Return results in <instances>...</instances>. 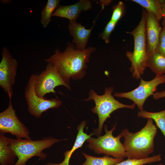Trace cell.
Returning a JSON list of instances; mask_svg holds the SVG:
<instances>
[{
  "label": "cell",
  "instance_id": "1",
  "mask_svg": "<svg viewBox=\"0 0 165 165\" xmlns=\"http://www.w3.org/2000/svg\"><path fill=\"white\" fill-rule=\"evenodd\" d=\"M63 52L58 48L54 54L45 61L51 64L61 77L70 85L71 79L75 80L82 79L86 73V64L90 61V54L96 51L95 47L90 46L82 51L76 49L75 45L69 42Z\"/></svg>",
  "mask_w": 165,
  "mask_h": 165
},
{
  "label": "cell",
  "instance_id": "2",
  "mask_svg": "<svg viewBox=\"0 0 165 165\" xmlns=\"http://www.w3.org/2000/svg\"><path fill=\"white\" fill-rule=\"evenodd\" d=\"M147 119L145 125L139 131L131 133L126 128L121 133L124 139L123 145L128 159H146L154 152L157 128L152 119Z\"/></svg>",
  "mask_w": 165,
  "mask_h": 165
},
{
  "label": "cell",
  "instance_id": "3",
  "mask_svg": "<svg viewBox=\"0 0 165 165\" xmlns=\"http://www.w3.org/2000/svg\"><path fill=\"white\" fill-rule=\"evenodd\" d=\"M146 11L143 9L141 20L138 26L131 32H127L132 35L134 41L133 52L127 51L126 55L131 62L130 71L132 77L139 79L146 67L148 56L147 53L145 35V18Z\"/></svg>",
  "mask_w": 165,
  "mask_h": 165
},
{
  "label": "cell",
  "instance_id": "4",
  "mask_svg": "<svg viewBox=\"0 0 165 165\" xmlns=\"http://www.w3.org/2000/svg\"><path fill=\"white\" fill-rule=\"evenodd\" d=\"M9 147L15 152L18 160L13 165H26L31 158L37 156L45 160L47 155L43 152L55 143L65 140L56 139L51 137H45L39 140L19 138L13 139L7 138Z\"/></svg>",
  "mask_w": 165,
  "mask_h": 165
},
{
  "label": "cell",
  "instance_id": "5",
  "mask_svg": "<svg viewBox=\"0 0 165 165\" xmlns=\"http://www.w3.org/2000/svg\"><path fill=\"white\" fill-rule=\"evenodd\" d=\"M114 91L113 87H106L104 94L99 95L93 89H91L89 93V97L84 101H88L93 100L95 103V106L91 111L97 115L99 119V125L97 128L94 130V134L98 137L100 136L104 124L106 119L111 116V114L117 109L123 108L132 109L134 108L136 105L133 103L130 105L124 104L116 100L112 95Z\"/></svg>",
  "mask_w": 165,
  "mask_h": 165
},
{
  "label": "cell",
  "instance_id": "6",
  "mask_svg": "<svg viewBox=\"0 0 165 165\" xmlns=\"http://www.w3.org/2000/svg\"><path fill=\"white\" fill-rule=\"evenodd\" d=\"M116 123L110 130H108L106 124L104 126L105 132L103 136L97 138L90 137L86 140L88 143L86 147L93 150L98 154H104L107 156H111L116 158L123 159L127 157L123 144L120 139L123 137L121 134L117 137L113 135V131L115 130Z\"/></svg>",
  "mask_w": 165,
  "mask_h": 165
},
{
  "label": "cell",
  "instance_id": "7",
  "mask_svg": "<svg viewBox=\"0 0 165 165\" xmlns=\"http://www.w3.org/2000/svg\"><path fill=\"white\" fill-rule=\"evenodd\" d=\"M37 74L31 75L25 90V97L28 110L35 117H41L43 113L50 109H56L61 105V101L53 98L47 99L39 97L36 94L35 84Z\"/></svg>",
  "mask_w": 165,
  "mask_h": 165
},
{
  "label": "cell",
  "instance_id": "8",
  "mask_svg": "<svg viewBox=\"0 0 165 165\" xmlns=\"http://www.w3.org/2000/svg\"><path fill=\"white\" fill-rule=\"evenodd\" d=\"M139 86L129 92L115 93L113 97L128 99L137 105L140 110H143V106L147 98L153 95L158 86L165 82V74L156 75L152 80L146 81L141 78Z\"/></svg>",
  "mask_w": 165,
  "mask_h": 165
},
{
  "label": "cell",
  "instance_id": "9",
  "mask_svg": "<svg viewBox=\"0 0 165 165\" xmlns=\"http://www.w3.org/2000/svg\"><path fill=\"white\" fill-rule=\"evenodd\" d=\"M59 86H63L71 90L68 84L61 77L55 68L51 64L47 63L45 70L37 74L35 90L39 97L44 98L47 94L55 93L54 88Z\"/></svg>",
  "mask_w": 165,
  "mask_h": 165
},
{
  "label": "cell",
  "instance_id": "10",
  "mask_svg": "<svg viewBox=\"0 0 165 165\" xmlns=\"http://www.w3.org/2000/svg\"><path fill=\"white\" fill-rule=\"evenodd\" d=\"M11 99L7 108L0 113V133H9L17 139H31L28 128L18 118L13 109Z\"/></svg>",
  "mask_w": 165,
  "mask_h": 165
},
{
  "label": "cell",
  "instance_id": "11",
  "mask_svg": "<svg viewBox=\"0 0 165 165\" xmlns=\"http://www.w3.org/2000/svg\"><path fill=\"white\" fill-rule=\"evenodd\" d=\"M0 63V86L12 99L13 94V86L16 81L18 63L7 48L4 47Z\"/></svg>",
  "mask_w": 165,
  "mask_h": 165
},
{
  "label": "cell",
  "instance_id": "12",
  "mask_svg": "<svg viewBox=\"0 0 165 165\" xmlns=\"http://www.w3.org/2000/svg\"><path fill=\"white\" fill-rule=\"evenodd\" d=\"M162 29L159 21L156 16L152 13L146 11L145 35L147 53L148 57L156 50Z\"/></svg>",
  "mask_w": 165,
  "mask_h": 165
},
{
  "label": "cell",
  "instance_id": "13",
  "mask_svg": "<svg viewBox=\"0 0 165 165\" xmlns=\"http://www.w3.org/2000/svg\"><path fill=\"white\" fill-rule=\"evenodd\" d=\"M96 19L94 21L92 27L89 29L86 28L81 23L77 22L76 20L69 21L68 25L69 33L73 37L72 43L75 44L76 50L82 51L86 49V46Z\"/></svg>",
  "mask_w": 165,
  "mask_h": 165
},
{
  "label": "cell",
  "instance_id": "14",
  "mask_svg": "<svg viewBox=\"0 0 165 165\" xmlns=\"http://www.w3.org/2000/svg\"><path fill=\"white\" fill-rule=\"evenodd\" d=\"M92 8V3L89 0H80L78 2L68 6L59 5L53 13L52 16L68 19L69 21L76 20L81 12Z\"/></svg>",
  "mask_w": 165,
  "mask_h": 165
},
{
  "label": "cell",
  "instance_id": "15",
  "mask_svg": "<svg viewBox=\"0 0 165 165\" xmlns=\"http://www.w3.org/2000/svg\"><path fill=\"white\" fill-rule=\"evenodd\" d=\"M86 125V121H82L77 128L78 132L74 144L72 148L66 151L64 153V158L63 161L59 163H53L51 162L46 163L45 165H69V161L73 153L78 148L82 147L85 142L94 135V133L88 135L84 132V129Z\"/></svg>",
  "mask_w": 165,
  "mask_h": 165
},
{
  "label": "cell",
  "instance_id": "16",
  "mask_svg": "<svg viewBox=\"0 0 165 165\" xmlns=\"http://www.w3.org/2000/svg\"><path fill=\"white\" fill-rule=\"evenodd\" d=\"M17 156L9 147L7 137L0 134V163L1 165H12L15 164Z\"/></svg>",
  "mask_w": 165,
  "mask_h": 165
},
{
  "label": "cell",
  "instance_id": "17",
  "mask_svg": "<svg viewBox=\"0 0 165 165\" xmlns=\"http://www.w3.org/2000/svg\"><path fill=\"white\" fill-rule=\"evenodd\" d=\"M147 67L156 75L163 74L165 73V57L156 51L149 56Z\"/></svg>",
  "mask_w": 165,
  "mask_h": 165
},
{
  "label": "cell",
  "instance_id": "18",
  "mask_svg": "<svg viewBox=\"0 0 165 165\" xmlns=\"http://www.w3.org/2000/svg\"><path fill=\"white\" fill-rule=\"evenodd\" d=\"M137 116L153 120L157 127L165 137V109L157 112H150L143 110H140L138 113Z\"/></svg>",
  "mask_w": 165,
  "mask_h": 165
},
{
  "label": "cell",
  "instance_id": "19",
  "mask_svg": "<svg viewBox=\"0 0 165 165\" xmlns=\"http://www.w3.org/2000/svg\"><path fill=\"white\" fill-rule=\"evenodd\" d=\"M86 160L81 165H114L123 160V159L113 158L108 156L96 157L82 152Z\"/></svg>",
  "mask_w": 165,
  "mask_h": 165
},
{
  "label": "cell",
  "instance_id": "20",
  "mask_svg": "<svg viewBox=\"0 0 165 165\" xmlns=\"http://www.w3.org/2000/svg\"><path fill=\"white\" fill-rule=\"evenodd\" d=\"M146 9L147 12L152 13L160 21L162 19L161 0H132Z\"/></svg>",
  "mask_w": 165,
  "mask_h": 165
},
{
  "label": "cell",
  "instance_id": "21",
  "mask_svg": "<svg viewBox=\"0 0 165 165\" xmlns=\"http://www.w3.org/2000/svg\"><path fill=\"white\" fill-rule=\"evenodd\" d=\"M60 2V0H48L41 12V22L44 28L46 27L51 21L52 15Z\"/></svg>",
  "mask_w": 165,
  "mask_h": 165
},
{
  "label": "cell",
  "instance_id": "22",
  "mask_svg": "<svg viewBox=\"0 0 165 165\" xmlns=\"http://www.w3.org/2000/svg\"><path fill=\"white\" fill-rule=\"evenodd\" d=\"M161 160V155L158 154L154 155L143 159H128L116 163L114 165H143L146 164L160 161Z\"/></svg>",
  "mask_w": 165,
  "mask_h": 165
},
{
  "label": "cell",
  "instance_id": "23",
  "mask_svg": "<svg viewBox=\"0 0 165 165\" xmlns=\"http://www.w3.org/2000/svg\"><path fill=\"white\" fill-rule=\"evenodd\" d=\"M125 12L124 4L122 2H119L112 8V13L110 20L117 24L123 16Z\"/></svg>",
  "mask_w": 165,
  "mask_h": 165
},
{
  "label": "cell",
  "instance_id": "24",
  "mask_svg": "<svg viewBox=\"0 0 165 165\" xmlns=\"http://www.w3.org/2000/svg\"><path fill=\"white\" fill-rule=\"evenodd\" d=\"M117 24L110 20L107 24L103 31L100 34L99 36L108 43L110 42V36L112 32L115 29Z\"/></svg>",
  "mask_w": 165,
  "mask_h": 165
},
{
  "label": "cell",
  "instance_id": "25",
  "mask_svg": "<svg viewBox=\"0 0 165 165\" xmlns=\"http://www.w3.org/2000/svg\"><path fill=\"white\" fill-rule=\"evenodd\" d=\"M156 51L165 57V29L163 27Z\"/></svg>",
  "mask_w": 165,
  "mask_h": 165
},
{
  "label": "cell",
  "instance_id": "26",
  "mask_svg": "<svg viewBox=\"0 0 165 165\" xmlns=\"http://www.w3.org/2000/svg\"><path fill=\"white\" fill-rule=\"evenodd\" d=\"M153 98L155 100L165 97V90L159 92L155 93L153 95Z\"/></svg>",
  "mask_w": 165,
  "mask_h": 165
},
{
  "label": "cell",
  "instance_id": "27",
  "mask_svg": "<svg viewBox=\"0 0 165 165\" xmlns=\"http://www.w3.org/2000/svg\"><path fill=\"white\" fill-rule=\"evenodd\" d=\"M162 13L163 17L165 16V0H161Z\"/></svg>",
  "mask_w": 165,
  "mask_h": 165
},
{
  "label": "cell",
  "instance_id": "28",
  "mask_svg": "<svg viewBox=\"0 0 165 165\" xmlns=\"http://www.w3.org/2000/svg\"><path fill=\"white\" fill-rule=\"evenodd\" d=\"M111 0H100L102 7L104 8L105 6L109 5L111 2Z\"/></svg>",
  "mask_w": 165,
  "mask_h": 165
},
{
  "label": "cell",
  "instance_id": "29",
  "mask_svg": "<svg viewBox=\"0 0 165 165\" xmlns=\"http://www.w3.org/2000/svg\"><path fill=\"white\" fill-rule=\"evenodd\" d=\"M162 24L163 27L165 29V16H163L162 18Z\"/></svg>",
  "mask_w": 165,
  "mask_h": 165
},
{
  "label": "cell",
  "instance_id": "30",
  "mask_svg": "<svg viewBox=\"0 0 165 165\" xmlns=\"http://www.w3.org/2000/svg\"><path fill=\"white\" fill-rule=\"evenodd\" d=\"M157 165H164L163 164H158Z\"/></svg>",
  "mask_w": 165,
  "mask_h": 165
}]
</instances>
